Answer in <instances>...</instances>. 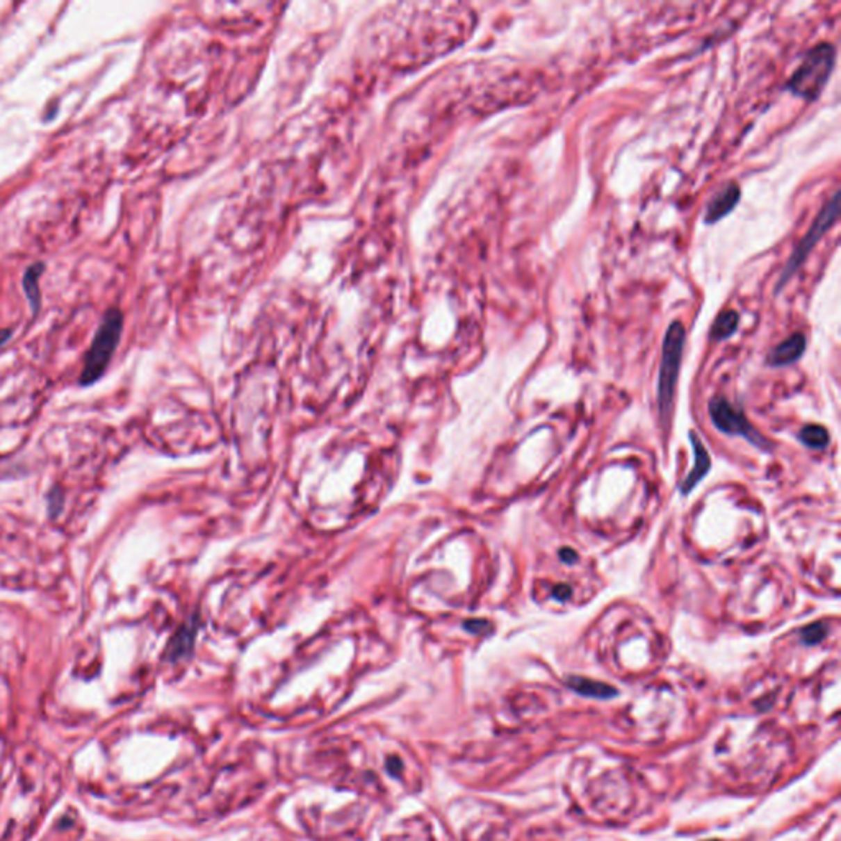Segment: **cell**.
Listing matches in <instances>:
<instances>
[{
    "instance_id": "6da1fadb",
    "label": "cell",
    "mask_w": 841,
    "mask_h": 841,
    "mask_svg": "<svg viewBox=\"0 0 841 841\" xmlns=\"http://www.w3.org/2000/svg\"><path fill=\"white\" fill-rule=\"evenodd\" d=\"M836 48L831 43H818L806 53L797 70L792 72L787 88L794 96L806 101H817L828 84L831 72L835 70Z\"/></svg>"
},
{
    "instance_id": "7a4b0ae2",
    "label": "cell",
    "mask_w": 841,
    "mask_h": 841,
    "mask_svg": "<svg viewBox=\"0 0 841 841\" xmlns=\"http://www.w3.org/2000/svg\"><path fill=\"white\" fill-rule=\"evenodd\" d=\"M685 345V327L679 320H673L667 327L662 342L661 367L658 377V408L662 423L671 418L673 395H676L677 379L680 373L682 355Z\"/></svg>"
},
{
    "instance_id": "3957f363",
    "label": "cell",
    "mask_w": 841,
    "mask_h": 841,
    "mask_svg": "<svg viewBox=\"0 0 841 841\" xmlns=\"http://www.w3.org/2000/svg\"><path fill=\"white\" fill-rule=\"evenodd\" d=\"M122 329H124V314H122V311L108 309L104 314L102 322L92 338L90 349L85 354L83 373H81V383L83 385H90V383L97 382L106 372L112 357L115 354L117 345H119Z\"/></svg>"
},
{
    "instance_id": "277c9868",
    "label": "cell",
    "mask_w": 841,
    "mask_h": 841,
    "mask_svg": "<svg viewBox=\"0 0 841 841\" xmlns=\"http://www.w3.org/2000/svg\"><path fill=\"white\" fill-rule=\"evenodd\" d=\"M840 214V191H836L833 196H831L828 201L825 202V206L822 207V211L818 212L817 219L813 220L812 227L808 229V232L803 235L802 240L797 247L794 248L792 255L789 256L787 263H785L784 270H782L779 281L776 284V293H781L782 289H784L785 284L789 283V279L794 277L795 273H797L800 266L806 263L807 256L810 255L813 248L818 242L822 240V237L828 232V230L833 227L836 219H838Z\"/></svg>"
},
{
    "instance_id": "5b68a950",
    "label": "cell",
    "mask_w": 841,
    "mask_h": 841,
    "mask_svg": "<svg viewBox=\"0 0 841 841\" xmlns=\"http://www.w3.org/2000/svg\"><path fill=\"white\" fill-rule=\"evenodd\" d=\"M708 414L712 423L715 424L718 431L728 434V436H738L748 441L749 444L762 450H771L772 446L769 439L764 437L756 427L746 419L743 411L731 405L725 396H715L708 403Z\"/></svg>"
},
{
    "instance_id": "8992f818",
    "label": "cell",
    "mask_w": 841,
    "mask_h": 841,
    "mask_svg": "<svg viewBox=\"0 0 841 841\" xmlns=\"http://www.w3.org/2000/svg\"><path fill=\"white\" fill-rule=\"evenodd\" d=\"M741 197V188L738 183H728L710 197L705 207L703 220L705 224H717L723 217H726L738 206Z\"/></svg>"
},
{
    "instance_id": "52a82bcc",
    "label": "cell",
    "mask_w": 841,
    "mask_h": 841,
    "mask_svg": "<svg viewBox=\"0 0 841 841\" xmlns=\"http://www.w3.org/2000/svg\"><path fill=\"white\" fill-rule=\"evenodd\" d=\"M689 436H690L692 450H694V467H692L690 472L685 475L684 480H682L680 487H679V490L684 496L690 495V491L694 490V488L697 487L705 477H707V473L710 472V467H712V459H710L708 450L705 449L702 439H700L699 434L692 431Z\"/></svg>"
},
{
    "instance_id": "ba28073f",
    "label": "cell",
    "mask_w": 841,
    "mask_h": 841,
    "mask_svg": "<svg viewBox=\"0 0 841 841\" xmlns=\"http://www.w3.org/2000/svg\"><path fill=\"white\" fill-rule=\"evenodd\" d=\"M806 349L807 337L803 336L802 332H795L769 352V355H767V364H769L771 367H785V365L795 364V361L803 355Z\"/></svg>"
},
{
    "instance_id": "9c48e42d",
    "label": "cell",
    "mask_w": 841,
    "mask_h": 841,
    "mask_svg": "<svg viewBox=\"0 0 841 841\" xmlns=\"http://www.w3.org/2000/svg\"><path fill=\"white\" fill-rule=\"evenodd\" d=\"M567 685L571 687L573 692H577V694H580V695H585V697L612 699L617 695V689H613L612 685L603 684V682L585 679V677H577V676L569 677Z\"/></svg>"
},
{
    "instance_id": "30bf717a",
    "label": "cell",
    "mask_w": 841,
    "mask_h": 841,
    "mask_svg": "<svg viewBox=\"0 0 841 841\" xmlns=\"http://www.w3.org/2000/svg\"><path fill=\"white\" fill-rule=\"evenodd\" d=\"M740 314L735 309H725L717 316L710 329V338L715 342L726 341L738 331Z\"/></svg>"
},
{
    "instance_id": "8fae6325",
    "label": "cell",
    "mask_w": 841,
    "mask_h": 841,
    "mask_svg": "<svg viewBox=\"0 0 841 841\" xmlns=\"http://www.w3.org/2000/svg\"><path fill=\"white\" fill-rule=\"evenodd\" d=\"M44 265L43 263H35L28 266V270L25 271V277H24V289H25V296L26 300L30 301L31 309L36 311L40 309V304H42V295H40V275L43 273Z\"/></svg>"
},
{
    "instance_id": "7c38bea8",
    "label": "cell",
    "mask_w": 841,
    "mask_h": 841,
    "mask_svg": "<svg viewBox=\"0 0 841 841\" xmlns=\"http://www.w3.org/2000/svg\"><path fill=\"white\" fill-rule=\"evenodd\" d=\"M799 439L802 444L810 447V449H825L830 442V434L824 426L808 424L799 432Z\"/></svg>"
},
{
    "instance_id": "4fadbf2b",
    "label": "cell",
    "mask_w": 841,
    "mask_h": 841,
    "mask_svg": "<svg viewBox=\"0 0 841 841\" xmlns=\"http://www.w3.org/2000/svg\"><path fill=\"white\" fill-rule=\"evenodd\" d=\"M828 631H830V628L824 621L810 623V625H807L802 631H800V639H802V643L807 646L820 644L822 641L826 637V635H828Z\"/></svg>"
},
{
    "instance_id": "5bb4252c",
    "label": "cell",
    "mask_w": 841,
    "mask_h": 841,
    "mask_svg": "<svg viewBox=\"0 0 841 841\" xmlns=\"http://www.w3.org/2000/svg\"><path fill=\"white\" fill-rule=\"evenodd\" d=\"M553 596L557 601H565L572 596V587L567 583H559L553 589Z\"/></svg>"
},
{
    "instance_id": "9a60e30c",
    "label": "cell",
    "mask_w": 841,
    "mask_h": 841,
    "mask_svg": "<svg viewBox=\"0 0 841 841\" xmlns=\"http://www.w3.org/2000/svg\"><path fill=\"white\" fill-rule=\"evenodd\" d=\"M559 557L565 564H575L577 562V554H575V550H572V549H562L559 553Z\"/></svg>"
},
{
    "instance_id": "2e32d148",
    "label": "cell",
    "mask_w": 841,
    "mask_h": 841,
    "mask_svg": "<svg viewBox=\"0 0 841 841\" xmlns=\"http://www.w3.org/2000/svg\"><path fill=\"white\" fill-rule=\"evenodd\" d=\"M708 841H718V840H708Z\"/></svg>"
}]
</instances>
